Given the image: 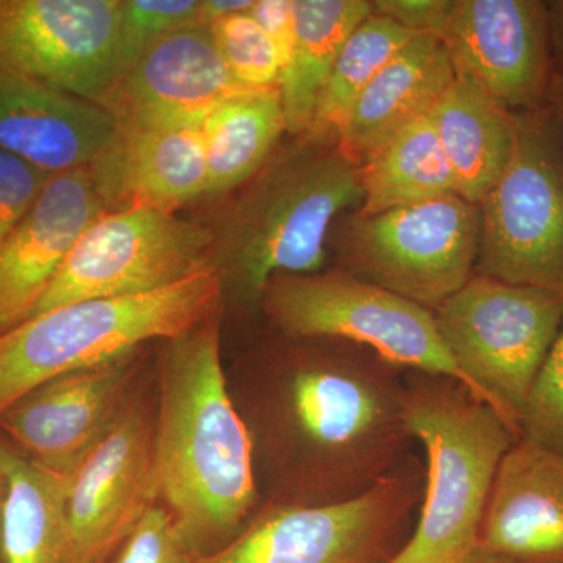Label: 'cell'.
<instances>
[{
  "mask_svg": "<svg viewBox=\"0 0 563 563\" xmlns=\"http://www.w3.org/2000/svg\"><path fill=\"white\" fill-rule=\"evenodd\" d=\"M247 11L211 22L214 43L233 80L244 90L277 88L282 73L279 54Z\"/></svg>",
  "mask_w": 563,
  "mask_h": 563,
  "instance_id": "obj_28",
  "label": "cell"
},
{
  "mask_svg": "<svg viewBox=\"0 0 563 563\" xmlns=\"http://www.w3.org/2000/svg\"><path fill=\"white\" fill-rule=\"evenodd\" d=\"M481 207L459 195L354 214L343 235L346 273L437 310L476 274Z\"/></svg>",
  "mask_w": 563,
  "mask_h": 563,
  "instance_id": "obj_9",
  "label": "cell"
},
{
  "mask_svg": "<svg viewBox=\"0 0 563 563\" xmlns=\"http://www.w3.org/2000/svg\"><path fill=\"white\" fill-rule=\"evenodd\" d=\"M361 180V214L457 195L454 174L429 114L393 136L363 163Z\"/></svg>",
  "mask_w": 563,
  "mask_h": 563,
  "instance_id": "obj_26",
  "label": "cell"
},
{
  "mask_svg": "<svg viewBox=\"0 0 563 563\" xmlns=\"http://www.w3.org/2000/svg\"><path fill=\"white\" fill-rule=\"evenodd\" d=\"M462 563H517L514 561H509V559L501 558V555H496L492 553H485V551L474 550L468 558L465 559Z\"/></svg>",
  "mask_w": 563,
  "mask_h": 563,
  "instance_id": "obj_39",
  "label": "cell"
},
{
  "mask_svg": "<svg viewBox=\"0 0 563 563\" xmlns=\"http://www.w3.org/2000/svg\"><path fill=\"white\" fill-rule=\"evenodd\" d=\"M429 117L454 174L457 195L479 206L512 158L517 141L514 111L455 65L453 84Z\"/></svg>",
  "mask_w": 563,
  "mask_h": 563,
  "instance_id": "obj_22",
  "label": "cell"
},
{
  "mask_svg": "<svg viewBox=\"0 0 563 563\" xmlns=\"http://www.w3.org/2000/svg\"><path fill=\"white\" fill-rule=\"evenodd\" d=\"M252 5H254V0H201L199 22L210 25L211 22L221 20V18L251 10Z\"/></svg>",
  "mask_w": 563,
  "mask_h": 563,
  "instance_id": "obj_35",
  "label": "cell"
},
{
  "mask_svg": "<svg viewBox=\"0 0 563 563\" xmlns=\"http://www.w3.org/2000/svg\"><path fill=\"white\" fill-rule=\"evenodd\" d=\"M110 563H199V558L181 540L169 510L155 504Z\"/></svg>",
  "mask_w": 563,
  "mask_h": 563,
  "instance_id": "obj_31",
  "label": "cell"
},
{
  "mask_svg": "<svg viewBox=\"0 0 563 563\" xmlns=\"http://www.w3.org/2000/svg\"><path fill=\"white\" fill-rule=\"evenodd\" d=\"M51 177L27 162L0 152V244L24 220Z\"/></svg>",
  "mask_w": 563,
  "mask_h": 563,
  "instance_id": "obj_32",
  "label": "cell"
},
{
  "mask_svg": "<svg viewBox=\"0 0 563 563\" xmlns=\"http://www.w3.org/2000/svg\"><path fill=\"white\" fill-rule=\"evenodd\" d=\"M261 306L288 339L354 343L398 368L451 377L470 390L432 310L350 273L276 276L263 291Z\"/></svg>",
  "mask_w": 563,
  "mask_h": 563,
  "instance_id": "obj_8",
  "label": "cell"
},
{
  "mask_svg": "<svg viewBox=\"0 0 563 563\" xmlns=\"http://www.w3.org/2000/svg\"><path fill=\"white\" fill-rule=\"evenodd\" d=\"M214 246L213 231L169 211H107L70 247L32 318L66 303L173 287L213 269Z\"/></svg>",
  "mask_w": 563,
  "mask_h": 563,
  "instance_id": "obj_10",
  "label": "cell"
},
{
  "mask_svg": "<svg viewBox=\"0 0 563 563\" xmlns=\"http://www.w3.org/2000/svg\"><path fill=\"white\" fill-rule=\"evenodd\" d=\"M7 493H9V483H7L5 472H3L2 462H0V563L3 561L2 532H3V512H5Z\"/></svg>",
  "mask_w": 563,
  "mask_h": 563,
  "instance_id": "obj_38",
  "label": "cell"
},
{
  "mask_svg": "<svg viewBox=\"0 0 563 563\" xmlns=\"http://www.w3.org/2000/svg\"><path fill=\"white\" fill-rule=\"evenodd\" d=\"M157 498L155 422L143 402L129 398L102 442L69 477L74 563H110Z\"/></svg>",
  "mask_w": 563,
  "mask_h": 563,
  "instance_id": "obj_13",
  "label": "cell"
},
{
  "mask_svg": "<svg viewBox=\"0 0 563 563\" xmlns=\"http://www.w3.org/2000/svg\"><path fill=\"white\" fill-rule=\"evenodd\" d=\"M247 13L273 41L284 68L295 41L292 0H257Z\"/></svg>",
  "mask_w": 563,
  "mask_h": 563,
  "instance_id": "obj_34",
  "label": "cell"
},
{
  "mask_svg": "<svg viewBox=\"0 0 563 563\" xmlns=\"http://www.w3.org/2000/svg\"><path fill=\"white\" fill-rule=\"evenodd\" d=\"M422 490L418 463H402L350 501L273 504L199 563H383L379 559L420 509Z\"/></svg>",
  "mask_w": 563,
  "mask_h": 563,
  "instance_id": "obj_11",
  "label": "cell"
},
{
  "mask_svg": "<svg viewBox=\"0 0 563 563\" xmlns=\"http://www.w3.org/2000/svg\"><path fill=\"white\" fill-rule=\"evenodd\" d=\"M207 195L220 196L251 180L272 157L285 129L279 87L239 92L201 125Z\"/></svg>",
  "mask_w": 563,
  "mask_h": 563,
  "instance_id": "obj_25",
  "label": "cell"
},
{
  "mask_svg": "<svg viewBox=\"0 0 563 563\" xmlns=\"http://www.w3.org/2000/svg\"><path fill=\"white\" fill-rule=\"evenodd\" d=\"M417 35L420 33L373 11L344 43L322 91L310 135L335 139L358 96Z\"/></svg>",
  "mask_w": 563,
  "mask_h": 563,
  "instance_id": "obj_27",
  "label": "cell"
},
{
  "mask_svg": "<svg viewBox=\"0 0 563 563\" xmlns=\"http://www.w3.org/2000/svg\"><path fill=\"white\" fill-rule=\"evenodd\" d=\"M139 351L38 385L0 417V431L43 468L73 476L129 401Z\"/></svg>",
  "mask_w": 563,
  "mask_h": 563,
  "instance_id": "obj_14",
  "label": "cell"
},
{
  "mask_svg": "<svg viewBox=\"0 0 563 563\" xmlns=\"http://www.w3.org/2000/svg\"><path fill=\"white\" fill-rule=\"evenodd\" d=\"M455 65L446 44L420 33L410 40L354 102L336 144L362 166L393 136L428 117L450 88Z\"/></svg>",
  "mask_w": 563,
  "mask_h": 563,
  "instance_id": "obj_21",
  "label": "cell"
},
{
  "mask_svg": "<svg viewBox=\"0 0 563 563\" xmlns=\"http://www.w3.org/2000/svg\"><path fill=\"white\" fill-rule=\"evenodd\" d=\"M361 202V166L335 139L310 135L282 152L252 177L214 232L222 288L261 303L274 277L320 273L333 220Z\"/></svg>",
  "mask_w": 563,
  "mask_h": 563,
  "instance_id": "obj_3",
  "label": "cell"
},
{
  "mask_svg": "<svg viewBox=\"0 0 563 563\" xmlns=\"http://www.w3.org/2000/svg\"><path fill=\"white\" fill-rule=\"evenodd\" d=\"M373 11L417 33L442 40L450 22L453 0H377Z\"/></svg>",
  "mask_w": 563,
  "mask_h": 563,
  "instance_id": "obj_33",
  "label": "cell"
},
{
  "mask_svg": "<svg viewBox=\"0 0 563 563\" xmlns=\"http://www.w3.org/2000/svg\"><path fill=\"white\" fill-rule=\"evenodd\" d=\"M199 11L201 0H121L120 77L154 41L201 24Z\"/></svg>",
  "mask_w": 563,
  "mask_h": 563,
  "instance_id": "obj_29",
  "label": "cell"
},
{
  "mask_svg": "<svg viewBox=\"0 0 563 563\" xmlns=\"http://www.w3.org/2000/svg\"><path fill=\"white\" fill-rule=\"evenodd\" d=\"M210 25L192 24L146 47L98 103L120 131L199 128L239 92Z\"/></svg>",
  "mask_w": 563,
  "mask_h": 563,
  "instance_id": "obj_15",
  "label": "cell"
},
{
  "mask_svg": "<svg viewBox=\"0 0 563 563\" xmlns=\"http://www.w3.org/2000/svg\"><path fill=\"white\" fill-rule=\"evenodd\" d=\"M107 211L91 166L47 180L31 211L0 244V333L31 320L70 247Z\"/></svg>",
  "mask_w": 563,
  "mask_h": 563,
  "instance_id": "obj_17",
  "label": "cell"
},
{
  "mask_svg": "<svg viewBox=\"0 0 563 563\" xmlns=\"http://www.w3.org/2000/svg\"><path fill=\"white\" fill-rule=\"evenodd\" d=\"M221 309L172 340L155 422L158 498L199 559L246 528L258 499L254 440L221 365Z\"/></svg>",
  "mask_w": 563,
  "mask_h": 563,
  "instance_id": "obj_2",
  "label": "cell"
},
{
  "mask_svg": "<svg viewBox=\"0 0 563 563\" xmlns=\"http://www.w3.org/2000/svg\"><path fill=\"white\" fill-rule=\"evenodd\" d=\"M506 172L481 201L477 276L563 298V136L547 106L515 111Z\"/></svg>",
  "mask_w": 563,
  "mask_h": 563,
  "instance_id": "obj_7",
  "label": "cell"
},
{
  "mask_svg": "<svg viewBox=\"0 0 563 563\" xmlns=\"http://www.w3.org/2000/svg\"><path fill=\"white\" fill-rule=\"evenodd\" d=\"M9 493L3 512L5 563H74L68 528L69 477L43 468L0 440Z\"/></svg>",
  "mask_w": 563,
  "mask_h": 563,
  "instance_id": "obj_24",
  "label": "cell"
},
{
  "mask_svg": "<svg viewBox=\"0 0 563 563\" xmlns=\"http://www.w3.org/2000/svg\"><path fill=\"white\" fill-rule=\"evenodd\" d=\"M217 268L163 290L66 303L0 333V417L38 385L152 340L179 339L221 309Z\"/></svg>",
  "mask_w": 563,
  "mask_h": 563,
  "instance_id": "obj_5",
  "label": "cell"
},
{
  "mask_svg": "<svg viewBox=\"0 0 563 563\" xmlns=\"http://www.w3.org/2000/svg\"><path fill=\"white\" fill-rule=\"evenodd\" d=\"M383 563H387V562H383Z\"/></svg>",
  "mask_w": 563,
  "mask_h": 563,
  "instance_id": "obj_40",
  "label": "cell"
},
{
  "mask_svg": "<svg viewBox=\"0 0 563 563\" xmlns=\"http://www.w3.org/2000/svg\"><path fill=\"white\" fill-rule=\"evenodd\" d=\"M404 420L428 468L417 526L387 563H462L477 548L499 465L520 437L465 385L431 373H406Z\"/></svg>",
  "mask_w": 563,
  "mask_h": 563,
  "instance_id": "obj_4",
  "label": "cell"
},
{
  "mask_svg": "<svg viewBox=\"0 0 563 563\" xmlns=\"http://www.w3.org/2000/svg\"><path fill=\"white\" fill-rule=\"evenodd\" d=\"M296 352L273 379L272 424L290 465L284 504L350 501L402 466L406 373L340 340Z\"/></svg>",
  "mask_w": 563,
  "mask_h": 563,
  "instance_id": "obj_1",
  "label": "cell"
},
{
  "mask_svg": "<svg viewBox=\"0 0 563 563\" xmlns=\"http://www.w3.org/2000/svg\"><path fill=\"white\" fill-rule=\"evenodd\" d=\"M118 136L117 121L98 103L0 66V152L57 176L88 168Z\"/></svg>",
  "mask_w": 563,
  "mask_h": 563,
  "instance_id": "obj_18",
  "label": "cell"
},
{
  "mask_svg": "<svg viewBox=\"0 0 563 563\" xmlns=\"http://www.w3.org/2000/svg\"><path fill=\"white\" fill-rule=\"evenodd\" d=\"M372 13L366 0H292L295 41L279 80L287 132H310L344 43Z\"/></svg>",
  "mask_w": 563,
  "mask_h": 563,
  "instance_id": "obj_23",
  "label": "cell"
},
{
  "mask_svg": "<svg viewBox=\"0 0 563 563\" xmlns=\"http://www.w3.org/2000/svg\"><path fill=\"white\" fill-rule=\"evenodd\" d=\"M520 440L563 454V321L529 391Z\"/></svg>",
  "mask_w": 563,
  "mask_h": 563,
  "instance_id": "obj_30",
  "label": "cell"
},
{
  "mask_svg": "<svg viewBox=\"0 0 563 563\" xmlns=\"http://www.w3.org/2000/svg\"><path fill=\"white\" fill-rule=\"evenodd\" d=\"M455 65L510 111L547 106L550 18L533 0H453L444 32Z\"/></svg>",
  "mask_w": 563,
  "mask_h": 563,
  "instance_id": "obj_16",
  "label": "cell"
},
{
  "mask_svg": "<svg viewBox=\"0 0 563 563\" xmlns=\"http://www.w3.org/2000/svg\"><path fill=\"white\" fill-rule=\"evenodd\" d=\"M121 0H0V66L96 102L120 77Z\"/></svg>",
  "mask_w": 563,
  "mask_h": 563,
  "instance_id": "obj_12",
  "label": "cell"
},
{
  "mask_svg": "<svg viewBox=\"0 0 563 563\" xmlns=\"http://www.w3.org/2000/svg\"><path fill=\"white\" fill-rule=\"evenodd\" d=\"M477 550L517 563H563V454L525 440L507 451Z\"/></svg>",
  "mask_w": 563,
  "mask_h": 563,
  "instance_id": "obj_19",
  "label": "cell"
},
{
  "mask_svg": "<svg viewBox=\"0 0 563 563\" xmlns=\"http://www.w3.org/2000/svg\"><path fill=\"white\" fill-rule=\"evenodd\" d=\"M547 107L553 113L563 136V74L553 73L550 88H548Z\"/></svg>",
  "mask_w": 563,
  "mask_h": 563,
  "instance_id": "obj_36",
  "label": "cell"
},
{
  "mask_svg": "<svg viewBox=\"0 0 563 563\" xmlns=\"http://www.w3.org/2000/svg\"><path fill=\"white\" fill-rule=\"evenodd\" d=\"M109 211L155 209L174 213L207 195L206 146L199 128L120 131L91 165Z\"/></svg>",
  "mask_w": 563,
  "mask_h": 563,
  "instance_id": "obj_20",
  "label": "cell"
},
{
  "mask_svg": "<svg viewBox=\"0 0 563 563\" xmlns=\"http://www.w3.org/2000/svg\"><path fill=\"white\" fill-rule=\"evenodd\" d=\"M433 317L470 390L520 437L529 391L561 331L562 296L474 274Z\"/></svg>",
  "mask_w": 563,
  "mask_h": 563,
  "instance_id": "obj_6",
  "label": "cell"
},
{
  "mask_svg": "<svg viewBox=\"0 0 563 563\" xmlns=\"http://www.w3.org/2000/svg\"><path fill=\"white\" fill-rule=\"evenodd\" d=\"M547 7L548 18H550L551 41H553L559 58L563 63V0L562 2L547 3Z\"/></svg>",
  "mask_w": 563,
  "mask_h": 563,
  "instance_id": "obj_37",
  "label": "cell"
}]
</instances>
